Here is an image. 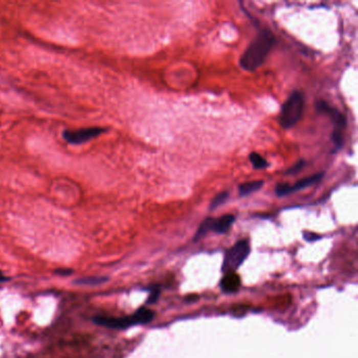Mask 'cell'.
Returning <instances> with one entry per match:
<instances>
[{
    "instance_id": "obj_1",
    "label": "cell",
    "mask_w": 358,
    "mask_h": 358,
    "mask_svg": "<svg viewBox=\"0 0 358 358\" xmlns=\"http://www.w3.org/2000/svg\"><path fill=\"white\" fill-rule=\"evenodd\" d=\"M273 44L274 36L269 30H262L258 32L241 57V66L248 72L257 70L265 62Z\"/></svg>"
},
{
    "instance_id": "obj_2",
    "label": "cell",
    "mask_w": 358,
    "mask_h": 358,
    "mask_svg": "<svg viewBox=\"0 0 358 358\" xmlns=\"http://www.w3.org/2000/svg\"><path fill=\"white\" fill-rule=\"evenodd\" d=\"M154 317V312L147 308H140L129 317H105L97 316L94 318V323L111 329H126L135 325L149 324Z\"/></svg>"
},
{
    "instance_id": "obj_3",
    "label": "cell",
    "mask_w": 358,
    "mask_h": 358,
    "mask_svg": "<svg viewBox=\"0 0 358 358\" xmlns=\"http://www.w3.org/2000/svg\"><path fill=\"white\" fill-rule=\"evenodd\" d=\"M304 111V96L301 92H293L283 104L280 114V125L284 129L293 127Z\"/></svg>"
},
{
    "instance_id": "obj_4",
    "label": "cell",
    "mask_w": 358,
    "mask_h": 358,
    "mask_svg": "<svg viewBox=\"0 0 358 358\" xmlns=\"http://www.w3.org/2000/svg\"><path fill=\"white\" fill-rule=\"evenodd\" d=\"M250 253V246L247 240L238 241L225 253L224 262L222 266L223 273L235 272L245 262Z\"/></svg>"
},
{
    "instance_id": "obj_5",
    "label": "cell",
    "mask_w": 358,
    "mask_h": 358,
    "mask_svg": "<svg viewBox=\"0 0 358 358\" xmlns=\"http://www.w3.org/2000/svg\"><path fill=\"white\" fill-rule=\"evenodd\" d=\"M106 130L107 128L103 127H88L75 130H65L63 132V139L70 144H82L102 135Z\"/></svg>"
},
{
    "instance_id": "obj_6",
    "label": "cell",
    "mask_w": 358,
    "mask_h": 358,
    "mask_svg": "<svg viewBox=\"0 0 358 358\" xmlns=\"http://www.w3.org/2000/svg\"><path fill=\"white\" fill-rule=\"evenodd\" d=\"M323 176H324V172H321V173H316V174H313L311 176H308L306 178H303V180H301V181H297L293 185L278 184L275 188V193L278 196L288 195L292 192H295L297 190H302L306 187H309V186L315 184L316 182L320 181Z\"/></svg>"
},
{
    "instance_id": "obj_7",
    "label": "cell",
    "mask_w": 358,
    "mask_h": 358,
    "mask_svg": "<svg viewBox=\"0 0 358 358\" xmlns=\"http://www.w3.org/2000/svg\"><path fill=\"white\" fill-rule=\"evenodd\" d=\"M315 106H316V110L318 113L324 114V115L330 117L332 122L337 127L336 130L341 131V129L346 127V125H347L346 117L341 111H338L336 108L329 105L326 101H317Z\"/></svg>"
},
{
    "instance_id": "obj_8",
    "label": "cell",
    "mask_w": 358,
    "mask_h": 358,
    "mask_svg": "<svg viewBox=\"0 0 358 358\" xmlns=\"http://www.w3.org/2000/svg\"><path fill=\"white\" fill-rule=\"evenodd\" d=\"M241 286V278L235 272L225 273L221 281V288L225 293H233Z\"/></svg>"
},
{
    "instance_id": "obj_9",
    "label": "cell",
    "mask_w": 358,
    "mask_h": 358,
    "mask_svg": "<svg viewBox=\"0 0 358 358\" xmlns=\"http://www.w3.org/2000/svg\"><path fill=\"white\" fill-rule=\"evenodd\" d=\"M234 221L235 217L233 214H225L220 218H214L212 223V231L220 234L226 233Z\"/></svg>"
},
{
    "instance_id": "obj_10",
    "label": "cell",
    "mask_w": 358,
    "mask_h": 358,
    "mask_svg": "<svg viewBox=\"0 0 358 358\" xmlns=\"http://www.w3.org/2000/svg\"><path fill=\"white\" fill-rule=\"evenodd\" d=\"M264 185V181L257 180V181H251L241 184L238 186V194L241 196H246L248 194H251L254 191L260 190Z\"/></svg>"
},
{
    "instance_id": "obj_11",
    "label": "cell",
    "mask_w": 358,
    "mask_h": 358,
    "mask_svg": "<svg viewBox=\"0 0 358 358\" xmlns=\"http://www.w3.org/2000/svg\"><path fill=\"white\" fill-rule=\"evenodd\" d=\"M108 280L107 277H98V276H90V277H82L79 278L75 282L77 285H82V286H97L100 285L102 283H105Z\"/></svg>"
},
{
    "instance_id": "obj_12",
    "label": "cell",
    "mask_w": 358,
    "mask_h": 358,
    "mask_svg": "<svg viewBox=\"0 0 358 358\" xmlns=\"http://www.w3.org/2000/svg\"><path fill=\"white\" fill-rule=\"evenodd\" d=\"M213 220H214V218L208 217V218H206V220L201 224L200 228L197 229V231H196V233H195L194 241L200 240V238L203 237L206 233H208L209 231L212 230V223H213Z\"/></svg>"
},
{
    "instance_id": "obj_13",
    "label": "cell",
    "mask_w": 358,
    "mask_h": 358,
    "mask_svg": "<svg viewBox=\"0 0 358 358\" xmlns=\"http://www.w3.org/2000/svg\"><path fill=\"white\" fill-rule=\"evenodd\" d=\"M249 159H250V162L252 163V165L255 169H263V168L268 166V162L260 153L251 152L249 155Z\"/></svg>"
},
{
    "instance_id": "obj_14",
    "label": "cell",
    "mask_w": 358,
    "mask_h": 358,
    "mask_svg": "<svg viewBox=\"0 0 358 358\" xmlns=\"http://www.w3.org/2000/svg\"><path fill=\"white\" fill-rule=\"evenodd\" d=\"M227 198H228V192L224 191V192H221V193H218L217 195H215L213 197V200L210 204V209L213 210L217 207H220L221 205H223L226 201H227Z\"/></svg>"
},
{
    "instance_id": "obj_15",
    "label": "cell",
    "mask_w": 358,
    "mask_h": 358,
    "mask_svg": "<svg viewBox=\"0 0 358 358\" xmlns=\"http://www.w3.org/2000/svg\"><path fill=\"white\" fill-rule=\"evenodd\" d=\"M159 295H160V289H159L156 286L152 287V288L150 289V295H149L148 300H147V304H148V305L154 304V303L158 301Z\"/></svg>"
},
{
    "instance_id": "obj_16",
    "label": "cell",
    "mask_w": 358,
    "mask_h": 358,
    "mask_svg": "<svg viewBox=\"0 0 358 358\" xmlns=\"http://www.w3.org/2000/svg\"><path fill=\"white\" fill-rule=\"evenodd\" d=\"M332 140L334 142V144L336 145L337 148H341L343 146V135H342V131H338V130H334L332 132Z\"/></svg>"
},
{
    "instance_id": "obj_17",
    "label": "cell",
    "mask_w": 358,
    "mask_h": 358,
    "mask_svg": "<svg viewBox=\"0 0 358 358\" xmlns=\"http://www.w3.org/2000/svg\"><path fill=\"white\" fill-rule=\"evenodd\" d=\"M305 161H303V160H301V161H298L295 165H293L292 167H290L287 171H286V173L287 174H296V173H298V172H300L302 169H303V167L305 166Z\"/></svg>"
},
{
    "instance_id": "obj_18",
    "label": "cell",
    "mask_w": 358,
    "mask_h": 358,
    "mask_svg": "<svg viewBox=\"0 0 358 358\" xmlns=\"http://www.w3.org/2000/svg\"><path fill=\"white\" fill-rule=\"evenodd\" d=\"M304 237H305L306 241H309V242H313V241L318 240V238H321L320 235L316 234V233H313V232H305Z\"/></svg>"
},
{
    "instance_id": "obj_19",
    "label": "cell",
    "mask_w": 358,
    "mask_h": 358,
    "mask_svg": "<svg viewBox=\"0 0 358 358\" xmlns=\"http://www.w3.org/2000/svg\"><path fill=\"white\" fill-rule=\"evenodd\" d=\"M55 273H57L59 275H62V276H66V275L72 274L73 270L69 269V268H59V269L55 270Z\"/></svg>"
},
{
    "instance_id": "obj_20",
    "label": "cell",
    "mask_w": 358,
    "mask_h": 358,
    "mask_svg": "<svg viewBox=\"0 0 358 358\" xmlns=\"http://www.w3.org/2000/svg\"><path fill=\"white\" fill-rule=\"evenodd\" d=\"M9 280H10L9 277L5 276V275L3 274V272H0V283H6V282H8Z\"/></svg>"
}]
</instances>
